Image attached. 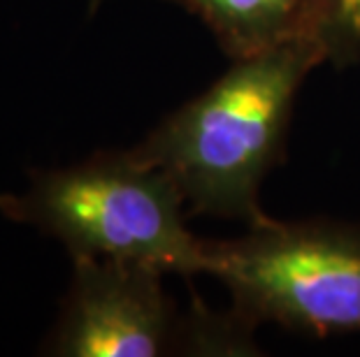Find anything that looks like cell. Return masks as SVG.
I'll return each mask as SVG.
<instances>
[{
    "label": "cell",
    "mask_w": 360,
    "mask_h": 357,
    "mask_svg": "<svg viewBox=\"0 0 360 357\" xmlns=\"http://www.w3.org/2000/svg\"><path fill=\"white\" fill-rule=\"evenodd\" d=\"M212 276L228 288L231 307L304 337L360 334V225L333 218L277 220L212 239Z\"/></svg>",
    "instance_id": "3957f363"
},
{
    "label": "cell",
    "mask_w": 360,
    "mask_h": 357,
    "mask_svg": "<svg viewBox=\"0 0 360 357\" xmlns=\"http://www.w3.org/2000/svg\"><path fill=\"white\" fill-rule=\"evenodd\" d=\"M200 19L231 60L311 37V0H167Z\"/></svg>",
    "instance_id": "5b68a950"
},
{
    "label": "cell",
    "mask_w": 360,
    "mask_h": 357,
    "mask_svg": "<svg viewBox=\"0 0 360 357\" xmlns=\"http://www.w3.org/2000/svg\"><path fill=\"white\" fill-rule=\"evenodd\" d=\"M103 3H105V0H89V14H91V17H94V14L101 10Z\"/></svg>",
    "instance_id": "52a82bcc"
},
{
    "label": "cell",
    "mask_w": 360,
    "mask_h": 357,
    "mask_svg": "<svg viewBox=\"0 0 360 357\" xmlns=\"http://www.w3.org/2000/svg\"><path fill=\"white\" fill-rule=\"evenodd\" d=\"M321 65L326 56L311 37L231 60L217 81L167 114L130 154L170 177L188 216L247 227L265 223L272 216L260 207V188L286 161L295 97Z\"/></svg>",
    "instance_id": "6da1fadb"
},
{
    "label": "cell",
    "mask_w": 360,
    "mask_h": 357,
    "mask_svg": "<svg viewBox=\"0 0 360 357\" xmlns=\"http://www.w3.org/2000/svg\"><path fill=\"white\" fill-rule=\"evenodd\" d=\"M160 269L72 257L58 321L40 353L56 357L188 355V309L179 311Z\"/></svg>",
    "instance_id": "277c9868"
},
{
    "label": "cell",
    "mask_w": 360,
    "mask_h": 357,
    "mask_svg": "<svg viewBox=\"0 0 360 357\" xmlns=\"http://www.w3.org/2000/svg\"><path fill=\"white\" fill-rule=\"evenodd\" d=\"M0 211L60 241L70 257L137 262L181 278L214 269L212 239L191 232L179 188L130 149L37 170L24 193L0 195Z\"/></svg>",
    "instance_id": "7a4b0ae2"
},
{
    "label": "cell",
    "mask_w": 360,
    "mask_h": 357,
    "mask_svg": "<svg viewBox=\"0 0 360 357\" xmlns=\"http://www.w3.org/2000/svg\"><path fill=\"white\" fill-rule=\"evenodd\" d=\"M309 35L333 70L360 63V0H311Z\"/></svg>",
    "instance_id": "8992f818"
}]
</instances>
